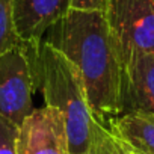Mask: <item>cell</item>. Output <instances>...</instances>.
<instances>
[{
	"instance_id": "cell-4",
	"label": "cell",
	"mask_w": 154,
	"mask_h": 154,
	"mask_svg": "<svg viewBox=\"0 0 154 154\" xmlns=\"http://www.w3.org/2000/svg\"><path fill=\"white\" fill-rule=\"evenodd\" d=\"M104 14L121 65L137 53H154V0H109Z\"/></svg>"
},
{
	"instance_id": "cell-2",
	"label": "cell",
	"mask_w": 154,
	"mask_h": 154,
	"mask_svg": "<svg viewBox=\"0 0 154 154\" xmlns=\"http://www.w3.org/2000/svg\"><path fill=\"white\" fill-rule=\"evenodd\" d=\"M36 83L45 106L57 109L63 119L69 154H89L97 121L83 80L77 68L44 41L36 51Z\"/></svg>"
},
{
	"instance_id": "cell-5",
	"label": "cell",
	"mask_w": 154,
	"mask_h": 154,
	"mask_svg": "<svg viewBox=\"0 0 154 154\" xmlns=\"http://www.w3.org/2000/svg\"><path fill=\"white\" fill-rule=\"evenodd\" d=\"M17 154H69L63 119L57 109H33L20 125Z\"/></svg>"
},
{
	"instance_id": "cell-6",
	"label": "cell",
	"mask_w": 154,
	"mask_h": 154,
	"mask_svg": "<svg viewBox=\"0 0 154 154\" xmlns=\"http://www.w3.org/2000/svg\"><path fill=\"white\" fill-rule=\"evenodd\" d=\"M69 9V0H12L17 33L32 47H39L45 32Z\"/></svg>"
},
{
	"instance_id": "cell-9",
	"label": "cell",
	"mask_w": 154,
	"mask_h": 154,
	"mask_svg": "<svg viewBox=\"0 0 154 154\" xmlns=\"http://www.w3.org/2000/svg\"><path fill=\"white\" fill-rule=\"evenodd\" d=\"M21 44L24 41L15 29L12 0H0V56Z\"/></svg>"
},
{
	"instance_id": "cell-1",
	"label": "cell",
	"mask_w": 154,
	"mask_h": 154,
	"mask_svg": "<svg viewBox=\"0 0 154 154\" xmlns=\"http://www.w3.org/2000/svg\"><path fill=\"white\" fill-rule=\"evenodd\" d=\"M42 41L77 68L98 124L107 127L122 115V65L104 12L69 9L45 32Z\"/></svg>"
},
{
	"instance_id": "cell-3",
	"label": "cell",
	"mask_w": 154,
	"mask_h": 154,
	"mask_svg": "<svg viewBox=\"0 0 154 154\" xmlns=\"http://www.w3.org/2000/svg\"><path fill=\"white\" fill-rule=\"evenodd\" d=\"M38 48L24 42L0 56V115L17 127L33 112Z\"/></svg>"
},
{
	"instance_id": "cell-12",
	"label": "cell",
	"mask_w": 154,
	"mask_h": 154,
	"mask_svg": "<svg viewBox=\"0 0 154 154\" xmlns=\"http://www.w3.org/2000/svg\"><path fill=\"white\" fill-rule=\"evenodd\" d=\"M109 0H69L71 9H82V11H101L104 12L107 8Z\"/></svg>"
},
{
	"instance_id": "cell-13",
	"label": "cell",
	"mask_w": 154,
	"mask_h": 154,
	"mask_svg": "<svg viewBox=\"0 0 154 154\" xmlns=\"http://www.w3.org/2000/svg\"><path fill=\"white\" fill-rule=\"evenodd\" d=\"M118 143H119V142H118ZM122 149H124V148H122ZM124 152H125V154H131V152H127V151H125V149H124Z\"/></svg>"
},
{
	"instance_id": "cell-8",
	"label": "cell",
	"mask_w": 154,
	"mask_h": 154,
	"mask_svg": "<svg viewBox=\"0 0 154 154\" xmlns=\"http://www.w3.org/2000/svg\"><path fill=\"white\" fill-rule=\"evenodd\" d=\"M106 128L127 152L154 154V113L127 112Z\"/></svg>"
},
{
	"instance_id": "cell-11",
	"label": "cell",
	"mask_w": 154,
	"mask_h": 154,
	"mask_svg": "<svg viewBox=\"0 0 154 154\" xmlns=\"http://www.w3.org/2000/svg\"><path fill=\"white\" fill-rule=\"evenodd\" d=\"M18 130L20 127L0 115V154H17Z\"/></svg>"
},
{
	"instance_id": "cell-10",
	"label": "cell",
	"mask_w": 154,
	"mask_h": 154,
	"mask_svg": "<svg viewBox=\"0 0 154 154\" xmlns=\"http://www.w3.org/2000/svg\"><path fill=\"white\" fill-rule=\"evenodd\" d=\"M89 154H125V152L122 146L118 143V140L110 134V131L97 122L94 128V137Z\"/></svg>"
},
{
	"instance_id": "cell-7",
	"label": "cell",
	"mask_w": 154,
	"mask_h": 154,
	"mask_svg": "<svg viewBox=\"0 0 154 154\" xmlns=\"http://www.w3.org/2000/svg\"><path fill=\"white\" fill-rule=\"evenodd\" d=\"M122 113H154V53H137L122 65Z\"/></svg>"
}]
</instances>
